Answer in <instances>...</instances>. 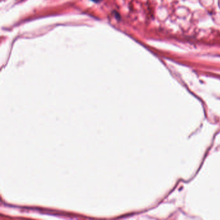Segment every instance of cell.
I'll list each match as a JSON object with an SVG mask.
<instances>
[{
  "label": "cell",
  "mask_w": 220,
  "mask_h": 220,
  "mask_svg": "<svg viewBox=\"0 0 220 220\" xmlns=\"http://www.w3.org/2000/svg\"><path fill=\"white\" fill-rule=\"evenodd\" d=\"M92 1H93L94 2H99L101 0H92Z\"/></svg>",
  "instance_id": "6da1fadb"
}]
</instances>
